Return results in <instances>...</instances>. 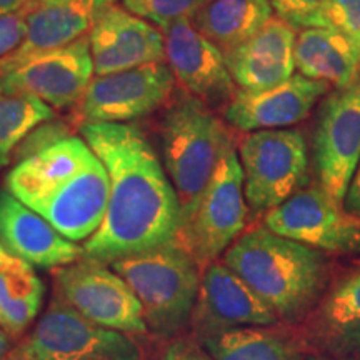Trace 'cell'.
I'll return each mask as SVG.
<instances>
[{"instance_id":"obj_1","label":"cell","mask_w":360,"mask_h":360,"mask_svg":"<svg viewBox=\"0 0 360 360\" xmlns=\"http://www.w3.org/2000/svg\"><path fill=\"white\" fill-rule=\"evenodd\" d=\"M80 134L105 165L110 195L84 259L110 264L172 242L180 227L177 192L146 134L134 124H82Z\"/></svg>"},{"instance_id":"obj_2","label":"cell","mask_w":360,"mask_h":360,"mask_svg":"<svg viewBox=\"0 0 360 360\" xmlns=\"http://www.w3.org/2000/svg\"><path fill=\"white\" fill-rule=\"evenodd\" d=\"M6 187L75 244L98 231L110 195L105 165L77 135L58 137L19 160Z\"/></svg>"},{"instance_id":"obj_3","label":"cell","mask_w":360,"mask_h":360,"mask_svg":"<svg viewBox=\"0 0 360 360\" xmlns=\"http://www.w3.org/2000/svg\"><path fill=\"white\" fill-rule=\"evenodd\" d=\"M224 264L233 270L278 321L300 322L326 294L327 260L322 252L259 227L238 237L225 250Z\"/></svg>"},{"instance_id":"obj_4","label":"cell","mask_w":360,"mask_h":360,"mask_svg":"<svg viewBox=\"0 0 360 360\" xmlns=\"http://www.w3.org/2000/svg\"><path fill=\"white\" fill-rule=\"evenodd\" d=\"M160 139L165 169L179 197L182 227L192 217L219 164L233 148V142L209 105L187 92L175 98L165 112Z\"/></svg>"},{"instance_id":"obj_5","label":"cell","mask_w":360,"mask_h":360,"mask_svg":"<svg viewBox=\"0 0 360 360\" xmlns=\"http://www.w3.org/2000/svg\"><path fill=\"white\" fill-rule=\"evenodd\" d=\"M142 305L147 328L172 337L191 323L200 287V267L172 240L109 264Z\"/></svg>"},{"instance_id":"obj_6","label":"cell","mask_w":360,"mask_h":360,"mask_svg":"<svg viewBox=\"0 0 360 360\" xmlns=\"http://www.w3.org/2000/svg\"><path fill=\"white\" fill-rule=\"evenodd\" d=\"M4 360H142V352L122 332L87 321L56 295Z\"/></svg>"},{"instance_id":"obj_7","label":"cell","mask_w":360,"mask_h":360,"mask_svg":"<svg viewBox=\"0 0 360 360\" xmlns=\"http://www.w3.org/2000/svg\"><path fill=\"white\" fill-rule=\"evenodd\" d=\"M245 202L244 170L236 148H232L219 164L192 217L174 238L200 270L217 260L244 231Z\"/></svg>"},{"instance_id":"obj_8","label":"cell","mask_w":360,"mask_h":360,"mask_svg":"<svg viewBox=\"0 0 360 360\" xmlns=\"http://www.w3.org/2000/svg\"><path fill=\"white\" fill-rule=\"evenodd\" d=\"M244 195L254 210H272L290 199L307 180V143L299 130H257L238 147Z\"/></svg>"},{"instance_id":"obj_9","label":"cell","mask_w":360,"mask_h":360,"mask_svg":"<svg viewBox=\"0 0 360 360\" xmlns=\"http://www.w3.org/2000/svg\"><path fill=\"white\" fill-rule=\"evenodd\" d=\"M360 164V75L322 102L314 132V167L319 187L340 205Z\"/></svg>"},{"instance_id":"obj_10","label":"cell","mask_w":360,"mask_h":360,"mask_svg":"<svg viewBox=\"0 0 360 360\" xmlns=\"http://www.w3.org/2000/svg\"><path fill=\"white\" fill-rule=\"evenodd\" d=\"M53 281L58 299L87 321L119 332H148L139 299L107 264L82 259L53 269Z\"/></svg>"},{"instance_id":"obj_11","label":"cell","mask_w":360,"mask_h":360,"mask_svg":"<svg viewBox=\"0 0 360 360\" xmlns=\"http://www.w3.org/2000/svg\"><path fill=\"white\" fill-rule=\"evenodd\" d=\"M264 225L277 236L326 252L360 250V217L332 199L322 187L295 192L269 210Z\"/></svg>"},{"instance_id":"obj_12","label":"cell","mask_w":360,"mask_h":360,"mask_svg":"<svg viewBox=\"0 0 360 360\" xmlns=\"http://www.w3.org/2000/svg\"><path fill=\"white\" fill-rule=\"evenodd\" d=\"M175 77L165 62L92 79L80 101L84 124H127L167 102Z\"/></svg>"},{"instance_id":"obj_13","label":"cell","mask_w":360,"mask_h":360,"mask_svg":"<svg viewBox=\"0 0 360 360\" xmlns=\"http://www.w3.org/2000/svg\"><path fill=\"white\" fill-rule=\"evenodd\" d=\"M278 322L277 314L224 262L214 260L202 270L191 319L195 339L233 328L277 326Z\"/></svg>"},{"instance_id":"obj_14","label":"cell","mask_w":360,"mask_h":360,"mask_svg":"<svg viewBox=\"0 0 360 360\" xmlns=\"http://www.w3.org/2000/svg\"><path fill=\"white\" fill-rule=\"evenodd\" d=\"M94 75L89 35H85L65 47L30 58L0 77V92L32 96L52 109H67L80 103Z\"/></svg>"},{"instance_id":"obj_15","label":"cell","mask_w":360,"mask_h":360,"mask_svg":"<svg viewBox=\"0 0 360 360\" xmlns=\"http://www.w3.org/2000/svg\"><path fill=\"white\" fill-rule=\"evenodd\" d=\"M162 32L165 60L186 92L209 107L231 102L237 92L236 82L217 45L200 34L188 17L174 22Z\"/></svg>"},{"instance_id":"obj_16","label":"cell","mask_w":360,"mask_h":360,"mask_svg":"<svg viewBox=\"0 0 360 360\" xmlns=\"http://www.w3.org/2000/svg\"><path fill=\"white\" fill-rule=\"evenodd\" d=\"M89 44L96 77L165 62L164 32L115 2L97 15Z\"/></svg>"},{"instance_id":"obj_17","label":"cell","mask_w":360,"mask_h":360,"mask_svg":"<svg viewBox=\"0 0 360 360\" xmlns=\"http://www.w3.org/2000/svg\"><path fill=\"white\" fill-rule=\"evenodd\" d=\"M327 92H330V84L326 80L294 74L276 87L237 90L224 115L229 124L244 132L283 129L304 120Z\"/></svg>"},{"instance_id":"obj_18","label":"cell","mask_w":360,"mask_h":360,"mask_svg":"<svg viewBox=\"0 0 360 360\" xmlns=\"http://www.w3.org/2000/svg\"><path fill=\"white\" fill-rule=\"evenodd\" d=\"M305 347L328 357H360V269L339 278L299 332Z\"/></svg>"},{"instance_id":"obj_19","label":"cell","mask_w":360,"mask_h":360,"mask_svg":"<svg viewBox=\"0 0 360 360\" xmlns=\"http://www.w3.org/2000/svg\"><path fill=\"white\" fill-rule=\"evenodd\" d=\"M114 2L115 0H69L25 12L24 40L15 51L0 58V77L19 69L30 58L57 51L89 35L98 13Z\"/></svg>"},{"instance_id":"obj_20","label":"cell","mask_w":360,"mask_h":360,"mask_svg":"<svg viewBox=\"0 0 360 360\" xmlns=\"http://www.w3.org/2000/svg\"><path fill=\"white\" fill-rule=\"evenodd\" d=\"M0 244L17 257L42 269L84 259V249L52 227L8 191H0Z\"/></svg>"},{"instance_id":"obj_21","label":"cell","mask_w":360,"mask_h":360,"mask_svg":"<svg viewBox=\"0 0 360 360\" xmlns=\"http://www.w3.org/2000/svg\"><path fill=\"white\" fill-rule=\"evenodd\" d=\"M295 29L272 17L257 34L225 52V64L242 90H265L294 75Z\"/></svg>"},{"instance_id":"obj_22","label":"cell","mask_w":360,"mask_h":360,"mask_svg":"<svg viewBox=\"0 0 360 360\" xmlns=\"http://www.w3.org/2000/svg\"><path fill=\"white\" fill-rule=\"evenodd\" d=\"M295 69L309 79L347 87L360 75V58L344 35L327 27H309L297 35Z\"/></svg>"},{"instance_id":"obj_23","label":"cell","mask_w":360,"mask_h":360,"mask_svg":"<svg viewBox=\"0 0 360 360\" xmlns=\"http://www.w3.org/2000/svg\"><path fill=\"white\" fill-rule=\"evenodd\" d=\"M215 360H305L299 332L277 326L244 327L199 340Z\"/></svg>"},{"instance_id":"obj_24","label":"cell","mask_w":360,"mask_h":360,"mask_svg":"<svg viewBox=\"0 0 360 360\" xmlns=\"http://www.w3.org/2000/svg\"><path fill=\"white\" fill-rule=\"evenodd\" d=\"M45 287L34 265L0 244V327L19 337L35 321Z\"/></svg>"},{"instance_id":"obj_25","label":"cell","mask_w":360,"mask_h":360,"mask_svg":"<svg viewBox=\"0 0 360 360\" xmlns=\"http://www.w3.org/2000/svg\"><path fill=\"white\" fill-rule=\"evenodd\" d=\"M270 19L269 0H210L191 17L193 27L224 53L249 40Z\"/></svg>"},{"instance_id":"obj_26","label":"cell","mask_w":360,"mask_h":360,"mask_svg":"<svg viewBox=\"0 0 360 360\" xmlns=\"http://www.w3.org/2000/svg\"><path fill=\"white\" fill-rule=\"evenodd\" d=\"M53 109L37 97L0 92V169L34 129L51 120Z\"/></svg>"},{"instance_id":"obj_27","label":"cell","mask_w":360,"mask_h":360,"mask_svg":"<svg viewBox=\"0 0 360 360\" xmlns=\"http://www.w3.org/2000/svg\"><path fill=\"white\" fill-rule=\"evenodd\" d=\"M210 0H120L122 7L142 17L162 30L180 19L191 17Z\"/></svg>"},{"instance_id":"obj_28","label":"cell","mask_w":360,"mask_h":360,"mask_svg":"<svg viewBox=\"0 0 360 360\" xmlns=\"http://www.w3.org/2000/svg\"><path fill=\"white\" fill-rule=\"evenodd\" d=\"M315 27L344 35L360 58V0H327Z\"/></svg>"},{"instance_id":"obj_29","label":"cell","mask_w":360,"mask_h":360,"mask_svg":"<svg viewBox=\"0 0 360 360\" xmlns=\"http://www.w3.org/2000/svg\"><path fill=\"white\" fill-rule=\"evenodd\" d=\"M327 0H269L272 11L277 12V17L285 20L294 29L297 27L317 25V19L321 15Z\"/></svg>"},{"instance_id":"obj_30","label":"cell","mask_w":360,"mask_h":360,"mask_svg":"<svg viewBox=\"0 0 360 360\" xmlns=\"http://www.w3.org/2000/svg\"><path fill=\"white\" fill-rule=\"evenodd\" d=\"M27 27V13L15 12L0 15V58L15 51L22 44Z\"/></svg>"},{"instance_id":"obj_31","label":"cell","mask_w":360,"mask_h":360,"mask_svg":"<svg viewBox=\"0 0 360 360\" xmlns=\"http://www.w3.org/2000/svg\"><path fill=\"white\" fill-rule=\"evenodd\" d=\"M157 360H215L212 355L207 352V349L200 342H195L188 337H179L169 342L164 352Z\"/></svg>"},{"instance_id":"obj_32","label":"cell","mask_w":360,"mask_h":360,"mask_svg":"<svg viewBox=\"0 0 360 360\" xmlns=\"http://www.w3.org/2000/svg\"><path fill=\"white\" fill-rule=\"evenodd\" d=\"M345 209L360 217V164L352 184H350L347 199H345Z\"/></svg>"},{"instance_id":"obj_33","label":"cell","mask_w":360,"mask_h":360,"mask_svg":"<svg viewBox=\"0 0 360 360\" xmlns=\"http://www.w3.org/2000/svg\"><path fill=\"white\" fill-rule=\"evenodd\" d=\"M30 0H0V15H8V13L25 12L29 7Z\"/></svg>"},{"instance_id":"obj_34","label":"cell","mask_w":360,"mask_h":360,"mask_svg":"<svg viewBox=\"0 0 360 360\" xmlns=\"http://www.w3.org/2000/svg\"><path fill=\"white\" fill-rule=\"evenodd\" d=\"M8 350H11V344H8L7 332L0 327V360H4Z\"/></svg>"},{"instance_id":"obj_35","label":"cell","mask_w":360,"mask_h":360,"mask_svg":"<svg viewBox=\"0 0 360 360\" xmlns=\"http://www.w3.org/2000/svg\"><path fill=\"white\" fill-rule=\"evenodd\" d=\"M62 2H69V0H30L29 7H27L25 12L34 11L37 7H44V6H53V4H62Z\"/></svg>"},{"instance_id":"obj_36","label":"cell","mask_w":360,"mask_h":360,"mask_svg":"<svg viewBox=\"0 0 360 360\" xmlns=\"http://www.w3.org/2000/svg\"><path fill=\"white\" fill-rule=\"evenodd\" d=\"M305 360H360V357H345V359H339V357H328V355H321V354H314V355H307Z\"/></svg>"}]
</instances>
